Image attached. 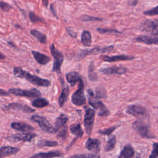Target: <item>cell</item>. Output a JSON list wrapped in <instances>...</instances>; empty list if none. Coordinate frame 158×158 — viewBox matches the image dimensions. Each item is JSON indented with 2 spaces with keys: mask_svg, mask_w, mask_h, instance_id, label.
I'll use <instances>...</instances> for the list:
<instances>
[{
  "mask_svg": "<svg viewBox=\"0 0 158 158\" xmlns=\"http://www.w3.org/2000/svg\"><path fill=\"white\" fill-rule=\"evenodd\" d=\"M98 115L101 116V117H106L108 115H109V111L107 109V107L103 104L102 103L101 104V106H99V107L98 109Z\"/></svg>",
  "mask_w": 158,
  "mask_h": 158,
  "instance_id": "obj_32",
  "label": "cell"
},
{
  "mask_svg": "<svg viewBox=\"0 0 158 158\" xmlns=\"http://www.w3.org/2000/svg\"><path fill=\"white\" fill-rule=\"evenodd\" d=\"M29 18H30V21L33 23L38 22H44V20L43 19H41L40 17H38L37 15H36L33 12H31V11H30L29 12Z\"/></svg>",
  "mask_w": 158,
  "mask_h": 158,
  "instance_id": "obj_37",
  "label": "cell"
},
{
  "mask_svg": "<svg viewBox=\"0 0 158 158\" xmlns=\"http://www.w3.org/2000/svg\"><path fill=\"white\" fill-rule=\"evenodd\" d=\"M100 58L104 61L108 62H112L122 61V60H131L135 59V56L122 54V55H115L112 56H101Z\"/></svg>",
  "mask_w": 158,
  "mask_h": 158,
  "instance_id": "obj_12",
  "label": "cell"
},
{
  "mask_svg": "<svg viewBox=\"0 0 158 158\" xmlns=\"http://www.w3.org/2000/svg\"><path fill=\"white\" fill-rule=\"evenodd\" d=\"M49 49L54 60L52 71L53 72L60 73L61 67L64 62V55L62 52L59 51L55 47L54 44H51L49 46Z\"/></svg>",
  "mask_w": 158,
  "mask_h": 158,
  "instance_id": "obj_5",
  "label": "cell"
},
{
  "mask_svg": "<svg viewBox=\"0 0 158 158\" xmlns=\"http://www.w3.org/2000/svg\"><path fill=\"white\" fill-rule=\"evenodd\" d=\"M143 14L148 16H153L158 15V5L153 8L148 9L143 12Z\"/></svg>",
  "mask_w": 158,
  "mask_h": 158,
  "instance_id": "obj_38",
  "label": "cell"
},
{
  "mask_svg": "<svg viewBox=\"0 0 158 158\" xmlns=\"http://www.w3.org/2000/svg\"><path fill=\"white\" fill-rule=\"evenodd\" d=\"M138 2V0H130L128 1V4L131 6H133L134 7V6H135L137 4Z\"/></svg>",
  "mask_w": 158,
  "mask_h": 158,
  "instance_id": "obj_46",
  "label": "cell"
},
{
  "mask_svg": "<svg viewBox=\"0 0 158 158\" xmlns=\"http://www.w3.org/2000/svg\"><path fill=\"white\" fill-rule=\"evenodd\" d=\"M133 130L143 138H154L155 136L152 134L150 126L143 120H136L132 123Z\"/></svg>",
  "mask_w": 158,
  "mask_h": 158,
  "instance_id": "obj_2",
  "label": "cell"
},
{
  "mask_svg": "<svg viewBox=\"0 0 158 158\" xmlns=\"http://www.w3.org/2000/svg\"><path fill=\"white\" fill-rule=\"evenodd\" d=\"M9 92L15 96L28 97L30 98H39L41 95L40 91L36 88H32L28 90L20 88H10L9 89Z\"/></svg>",
  "mask_w": 158,
  "mask_h": 158,
  "instance_id": "obj_7",
  "label": "cell"
},
{
  "mask_svg": "<svg viewBox=\"0 0 158 158\" xmlns=\"http://www.w3.org/2000/svg\"><path fill=\"white\" fill-rule=\"evenodd\" d=\"M81 20L83 22H89V21H102V19L101 17H93L88 15H82L81 17Z\"/></svg>",
  "mask_w": 158,
  "mask_h": 158,
  "instance_id": "obj_34",
  "label": "cell"
},
{
  "mask_svg": "<svg viewBox=\"0 0 158 158\" xmlns=\"http://www.w3.org/2000/svg\"><path fill=\"white\" fill-rule=\"evenodd\" d=\"M42 2H43V4L44 5V7H47L48 6V0H42Z\"/></svg>",
  "mask_w": 158,
  "mask_h": 158,
  "instance_id": "obj_47",
  "label": "cell"
},
{
  "mask_svg": "<svg viewBox=\"0 0 158 158\" xmlns=\"http://www.w3.org/2000/svg\"><path fill=\"white\" fill-rule=\"evenodd\" d=\"M14 75L20 78H24L28 80L33 85L39 86H49L51 85L49 80L41 78L36 75H31L29 72L23 70L21 67H15L13 69Z\"/></svg>",
  "mask_w": 158,
  "mask_h": 158,
  "instance_id": "obj_1",
  "label": "cell"
},
{
  "mask_svg": "<svg viewBox=\"0 0 158 158\" xmlns=\"http://www.w3.org/2000/svg\"><path fill=\"white\" fill-rule=\"evenodd\" d=\"M70 131L73 135H74L77 138L81 137L83 136V131L81 129V125L80 123L73 124L70 127Z\"/></svg>",
  "mask_w": 158,
  "mask_h": 158,
  "instance_id": "obj_29",
  "label": "cell"
},
{
  "mask_svg": "<svg viewBox=\"0 0 158 158\" xmlns=\"http://www.w3.org/2000/svg\"><path fill=\"white\" fill-rule=\"evenodd\" d=\"M128 71L127 68L124 66H112L106 68H101L99 72L105 75H123Z\"/></svg>",
  "mask_w": 158,
  "mask_h": 158,
  "instance_id": "obj_11",
  "label": "cell"
},
{
  "mask_svg": "<svg viewBox=\"0 0 158 158\" xmlns=\"http://www.w3.org/2000/svg\"><path fill=\"white\" fill-rule=\"evenodd\" d=\"M50 9H51V12H52V15H53L56 18L58 19L57 15V13H56V10H55L54 7V4H51V6H50Z\"/></svg>",
  "mask_w": 158,
  "mask_h": 158,
  "instance_id": "obj_44",
  "label": "cell"
},
{
  "mask_svg": "<svg viewBox=\"0 0 158 158\" xmlns=\"http://www.w3.org/2000/svg\"><path fill=\"white\" fill-rule=\"evenodd\" d=\"M68 120V117L63 114H61L56 119L55 122V128L57 130L59 128L64 126Z\"/></svg>",
  "mask_w": 158,
  "mask_h": 158,
  "instance_id": "obj_28",
  "label": "cell"
},
{
  "mask_svg": "<svg viewBox=\"0 0 158 158\" xmlns=\"http://www.w3.org/2000/svg\"><path fill=\"white\" fill-rule=\"evenodd\" d=\"M19 151V148L12 146H3L0 148V157H4L16 154Z\"/></svg>",
  "mask_w": 158,
  "mask_h": 158,
  "instance_id": "obj_19",
  "label": "cell"
},
{
  "mask_svg": "<svg viewBox=\"0 0 158 158\" xmlns=\"http://www.w3.org/2000/svg\"><path fill=\"white\" fill-rule=\"evenodd\" d=\"M6 109L20 110L24 113H32L35 111V109L31 108L27 105L20 104V103H10L6 106Z\"/></svg>",
  "mask_w": 158,
  "mask_h": 158,
  "instance_id": "obj_13",
  "label": "cell"
},
{
  "mask_svg": "<svg viewBox=\"0 0 158 158\" xmlns=\"http://www.w3.org/2000/svg\"><path fill=\"white\" fill-rule=\"evenodd\" d=\"M7 43H8V44H9L10 46H12V47H14V48H17V46H15V44L13 42H12V41H8Z\"/></svg>",
  "mask_w": 158,
  "mask_h": 158,
  "instance_id": "obj_48",
  "label": "cell"
},
{
  "mask_svg": "<svg viewBox=\"0 0 158 158\" xmlns=\"http://www.w3.org/2000/svg\"><path fill=\"white\" fill-rule=\"evenodd\" d=\"M135 40L139 43H143L146 44H158V36H138Z\"/></svg>",
  "mask_w": 158,
  "mask_h": 158,
  "instance_id": "obj_17",
  "label": "cell"
},
{
  "mask_svg": "<svg viewBox=\"0 0 158 158\" xmlns=\"http://www.w3.org/2000/svg\"><path fill=\"white\" fill-rule=\"evenodd\" d=\"M70 158H100L98 154H77Z\"/></svg>",
  "mask_w": 158,
  "mask_h": 158,
  "instance_id": "obj_35",
  "label": "cell"
},
{
  "mask_svg": "<svg viewBox=\"0 0 158 158\" xmlns=\"http://www.w3.org/2000/svg\"><path fill=\"white\" fill-rule=\"evenodd\" d=\"M86 148L94 154H98L101 149V142L99 139L88 138L85 144Z\"/></svg>",
  "mask_w": 158,
  "mask_h": 158,
  "instance_id": "obj_14",
  "label": "cell"
},
{
  "mask_svg": "<svg viewBox=\"0 0 158 158\" xmlns=\"http://www.w3.org/2000/svg\"><path fill=\"white\" fill-rule=\"evenodd\" d=\"M32 106L36 108H43L49 104V102L44 98H37L32 101Z\"/></svg>",
  "mask_w": 158,
  "mask_h": 158,
  "instance_id": "obj_26",
  "label": "cell"
},
{
  "mask_svg": "<svg viewBox=\"0 0 158 158\" xmlns=\"http://www.w3.org/2000/svg\"><path fill=\"white\" fill-rule=\"evenodd\" d=\"M95 96L96 98H107V94L106 91L104 89V88L102 86H98L96 88V93H95Z\"/></svg>",
  "mask_w": 158,
  "mask_h": 158,
  "instance_id": "obj_31",
  "label": "cell"
},
{
  "mask_svg": "<svg viewBox=\"0 0 158 158\" xmlns=\"http://www.w3.org/2000/svg\"><path fill=\"white\" fill-rule=\"evenodd\" d=\"M0 158H2V157H0Z\"/></svg>",
  "mask_w": 158,
  "mask_h": 158,
  "instance_id": "obj_51",
  "label": "cell"
},
{
  "mask_svg": "<svg viewBox=\"0 0 158 158\" xmlns=\"http://www.w3.org/2000/svg\"><path fill=\"white\" fill-rule=\"evenodd\" d=\"M127 112L139 119V120H148L149 118V114L148 110L140 105L133 104L128 106L127 109Z\"/></svg>",
  "mask_w": 158,
  "mask_h": 158,
  "instance_id": "obj_4",
  "label": "cell"
},
{
  "mask_svg": "<svg viewBox=\"0 0 158 158\" xmlns=\"http://www.w3.org/2000/svg\"><path fill=\"white\" fill-rule=\"evenodd\" d=\"M81 41L85 46H90L92 43L91 35L89 31L84 30L81 35Z\"/></svg>",
  "mask_w": 158,
  "mask_h": 158,
  "instance_id": "obj_24",
  "label": "cell"
},
{
  "mask_svg": "<svg viewBox=\"0 0 158 158\" xmlns=\"http://www.w3.org/2000/svg\"><path fill=\"white\" fill-rule=\"evenodd\" d=\"M66 134H67V130H66L65 128H64V129H63L62 130H61L60 131V133L58 135V136L60 137V138H64L65 137Z\"/></svg>",
  "mask_w": 158,
  "mask_h": 158,
  "instance_id": "obj_43",
  "label": "cell"
},
{
  "mask_svg": "<svg viewBox=\"0 0 158 158\" xmlns=\"http://www.w3.org/2000/svg\"><path fill=\"white\" fill-rule=\"evenodd\" d=\"M95 111L88 107H86L85 109V118H84V126L85 131L88 135H90L92 132L93 123L94 120Z\"/></svg>",
  "mask_w": 158,
  "mask_h": 158,
  "instance_id": "obj_8",
  "label": "cell"
},
{
  "mask_svg": "<svg viewBox=\"0 0 158 158\" xmlns=\"http://www.w3.org/2000/svg\"><path fill=\"white\" fill-rule=\"evenodd\" d=\"M115 144H116V139H115V136L114 135V136H112L110 138H109V139L107 141L106 145L105 146L106 151H110L112 150L114 148Z\"/></svg>",
  "mask_w": 158,
  "mask_h": 158,
  "instance_id": "obj_30",
  "label": "cell"
},
{
  "mask_svg": "<svg viewBox=\"0 0 158 158\" xmlns=\"http://www.w3.org/2000/svg\"><path fill=\"white\" fill-rule=\"evenodd\" d=\"M0 96H9V93L8 92L6 91L5 90L0 88Z\"/></svg>",
  "mask_w": 158,
  "mask_h": 158,
  "instance_id": "obj_45",
  "label": "cell"
},
{
  "mask_svg": "<svg viewBox=\"0 0 158 158\" xmlns=\"http://www.w3.org/2000/svg\"><path fill=\"white\" fill-rule=\"evenodd\" d=\"M31 119L33 122L37 123L39 127L41 128V130L46 132L52 133H55L57 131L56 128L52 127L51 125V123L48 122V120L43 116L34 115L31 117Z\"/></svg>",
  "mask_w": 158,
  "mask_h": 158,
  "instance_id": "obj_9",
  "label": "cell"
},
{
  "mask_svg": "<svg viewBox=\"0 0 158 158\" xmlns=\"http://www.w3.org/2000/svg\"><path fill=\"white\" fill-rule=\"evenodd\" d=\"M157 157V156H156V155L152 151V152H151V154L149 156V158H156Z\"/></svg>",
  "mask_w": 158,
  "mask_h": 158,
  "instance_id": "obj_49",
  "label": "cell"
},
{
  "mask_svg": "<svg viewBox=\"0 0 158 158\" xmlns=\"http://www.w3.org/2000/svg\"><path fill=\"white\" fill-rule=\"evenodd\" d=\"M114 48V46L113 45H110L107 47H99L96 46L94 48H93L91 49H81L78 52L77 54V60H80L84 58L86 56L89 55H96L99 54L101 53H105V52H109L112 51Z\"/></svg>",
  "mask_w": 158,
  "mask_h": 158,
  "instance_id": "obj_3",
  "label": "cell"
},
{
  "mask_svg": "<svg viewBox=\"0 0 158 158\" xmlns=\"http://www.w3.org/2000/svg\"><path fill=\"white\" fill-rule=\"evenodd\" d=\"M31 54L33 56V57L35 59V60L39 64L46 65L51 60V59L49 57H48V56H46L41 52H40L38 51H32Z\"/></svg>",
  "mask_w": 158,
  "mask_h": 158,
  "instance_id": "obj_15",
  "label": "cell"
},
{
  "mask_svg": "<svg viewBox=\"0 0 158 158\" xmlns=\"http://www.w3.org/2000/svg\"><path fill=\"white\" fill-rule=\"evenodd\" d=\"M69 94V86L67 85L65 86H64V85H62V91L60 93V94L59 96V104L60 107H62L64 106V104H65V102H66L68 96Z\"/></svg>",
  "mask_w": 158,
  "mask_h": 158,
  "instance_id": "obj_23",
  "label": "cell"
},
{
  "mask_svg": "<svg viewBox=\"0 0 158 158\" xmlns=\"http://www.w3.org/2000/svg\"><path fill=\"white\" fill-rule=\"evenodd\" d=\"M36 136L35 133H17L12 136V139H15V141H24L30 142Z\"/></svg>",
  "mask_w": 158,
  "mask_h": 158,
  "instance_id": "obj_16",
  "label": "cell"
},
{
  "mask_svg": "<svg viewBox=\"0 0 158 158\" xmlns=\"http://www.w3.org/2000/svg\"><path fill=\"white\" fill-rule=\"evenodd\" d=\"M65 78L68 83H69L72 86H73L78 81L79 82L82 77L79 73L77 72H70L66 74Z\"/></svg>",
  "mask_w": 158,
  "mask_h": 158,
  "instance_id": "obj_20",
  "label": "cell"
},
{
  "mask_svg": "<svg viewBox=\"0 0 158 158\" xmlns=\"http://www.w3.org/2000/svg\"><path fill=\"white\" fill-rule=\"evenodd\" d=\"M72 102L75 106H81L86 102V97L84 94V82L81 78L79 81L78 89L72 96Z\"/></svg>",
  "mask_w": 158,
  "mask_h": 158,
  "instance_id": "obj_6",
  "label": "cell"
},
{
  "mask_svg": "<svg viewBox=\"0 0 158 158\" xmlns=\"http://www.w3.org/2000/svg\"><path fill=\"white\" fill-rule=\"evenodd\" d=\"M6 58L5 55H4L2 53L0 52V59H4Z\"/></svg>",
  "mask_w": 158,
  "mask_h": 158,
  "instance_id": "obj_50",
  "label": "cell"
},
{
  "mask_svg": "<svg viewBox=\"0 0 158 158\" xmlns=\"http://www.w3.org/2000/svg\"><path fill=\"white\" fill-rule=\"evenodd\" d=\"M153 149L152 152L156 155V156L158 157V143H154L153 144Z\"/></svg>",
  "mask_w": 158,
  "mask_h": 158,
  "instance_id": "obj_42",
  "label": "cell"
},
{
  "mask_svg": "<svg viewBox=\"0 0 158 158\" xmlns=\"http://www.w3.org/2000/svg\"><path fill=\"white\" fill-rule=\"evenodd\" d=\"M62 155V153L59 151H51L48 152H40L36 154L30 158H53L56 157H59Z\"/></svg>",
  "mask_w": 158,
  "mask_h": 158,
  "instance_id": "obj_22",
  "label": "cell"
},
{
  "mask_svg": "<svg viewBox=\"0 0 158 158\" xmlns=\"http://www.w3.org/2000/svg\"><path fill=\"white\" fill-rule=\"evenodd\" d=\"M135 154L133 148L130 144H127L124 146L120 153L118 158H133Z\"/></svg>",
  "mask_w": 158,
  "mask_h": 158,
  "instance_id": "obj_21",
  "label": "cell"
},
{
  "mask_svg": "<svg viewBox=\"0 0 158 158\" xmlns=\"http://www.w3.org/2000/svg\"><path fill=\"white\" fill-rule=\"evenodd\" d=\"M88 71V79L91 81H97L98 80V75L95 72V67H94V64L93 61L90 62Z\"/></svg>",
  "mask_w": 158,
  "mask_h": 158,
  "instance_id": "obj_25",
  "label": "cell"
},
{
  "mask_svg": "<svg viewBox=\"0 0 158 158\" xmlns=\"http://www.w3.org/2000/svg\"><path fill=\"white\" fill-rule=\"evenodd\" d=\"M10 126L13 129L22 132H29L34 130V128L30 125L22 122H13Z\"/></svg>",
  "mask_w": 158,
  "mask_h": 158,
  "instance_id": "obj_18",
  "label": "cell"
},
{
  "mask_svg": "<svg viewBox=\"0 0 158 158\" xmlns=\"http://www.w3.org/2000/svg\"><path fill=\"white\" fill-rule=\"evenodd\" d=\"M0 8L4 12H9L10 9H12V6L4 1H0Z\"/></svg>",
  "mask_w": 158,
  "mask_h": 158,
  "instance_id": "obj_39",
  "label": "cell"
},
{
  "mask_svg": "<svg viewBox=\"0 0 158 158\" xmlns=\"http://www.w3.org/2000/svg\"><path fill=\"white\" fill-rule=\"evenodd\" d=\"M117 127L116 126H114V127H110L109 128H107V129H105V130H100L99 131V133L101 135H110V133H112L117 128Z\"/></svg>",
  "mask_w": 158,
  "mask_h": 158,
  "instance_id": "obj_40",
  "label": "cell"
},
{
  "mask_svg": "<svg viewBox=\"0 0 158 158\" xmlns=\"http://www.w3.org/2000/svg\"><path fill=\"white\" fill-rule=\"evenodd\" d=\"M142 31L150 33L152 36H158V20H146L141 25Z\"/></svg>",
  "mask_w": 158,
  "mask_h": 158,
  "instance_id": "obj_10",
  "label": "cell"
},
{
  "mask_svg": "<svg viewBox=\"0 0 158 158\" xmlns=\"http://www.w3.org/2000/svg\"><path fill=\"white\" fill-rule=\"evenodd\" d=\"M30 34L33 35L34 37H35L41 43L45 44L46 42V36L39 31L37 30L32 29L30 30Z\"/></svg>",
  "mask_w": 158,
  "mask_h": 158,
  "instance_id": "obj_27",
  "label": "cell"
},
{
  "mask_svg": "<svg viewBox=\"0 0 158 158\" xmlns=\"http://www.w3.org/2000/svg\"><path fill=\"white\" fill-rule=\"evenodd\" d=\"M97 31L101 34H106V33H122V31H119L116 29H108V28H97Z\"/></svg>",
  "mask_w": 158,
  "mask_h": 158,
  "instance_id": "obj_36",
  "label": "cell"
},
{
  "mask_svg": "<svg viewBox=\"0 0 158 158\" xmlns=\"http://www.w3.org/2000/svg\"><path fill=\"white\" fill-rule=\"evenodd\" d=\"M38 146H48L54 147L57 146L58 143L57 141H49V140H41L38 142Z\"/></svg>",
  "mask_w": 158,
  "mask_h": 158,
  "instance_id": "obj_33",
  "label": "cell"
},
{
  "mask_svg": "<svg viewBox=\"0 0 158 158\" xmlns=\"http://www.w3.org/2000/svg\"><path fill=\"white\" fill-rule=\"evenodd\" d=\"M65 30H66L67 33H68L71 37L74 38H75L77 37V33L75 32L70 27H66Z\"/></svg>",
  "mask_w": 158,
  "mask_h": 158,
  "instance_id": "obj_41",
  "label": "cell"
}]
</instances>
